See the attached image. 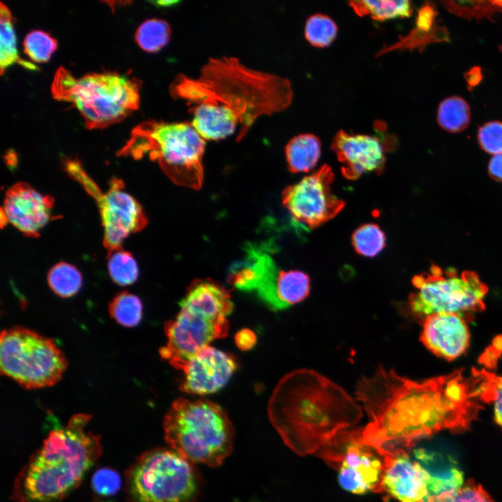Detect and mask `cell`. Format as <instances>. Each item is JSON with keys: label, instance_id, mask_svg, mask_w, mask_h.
<instances>
[{"label": "cell", "instance_id": "6da1fadb", "mask_svg": "<svg viewBox=\"0 0 502 502\" xmlns=\"http://www.w3.org/2000/svg\"><path fill=\"white\" fill-rule=\"evenodd\" d=\"M462 371L413 381L379 366L362 377L355 395L370 418L362 427L363 443L383 456L443 429H467L480 406Z\"/></svg>", "mask_w": 502, "mask_h": 502}, {"label": "cell", "instance_id": "7a4b0ae2", "mask_svg": "<svg viewBox=\"0 0 502 502\" xmlns=\"http://www.w3.org/2000/svg\"><path fill=\"white\" fill-rule=\"evenodd\" d=\"M169 91L174 98L193 105L191 123L205 140L236 132L240 141L258 118L283 112L293 100L288 79L225 56L208 59L196 78L179 74Z\"/></svg>", "mask_w": 502, "mask_h": 502}, {"label": "cell", "instance_id": "3957f363", "mask_svg": "<svg viewBox=\"0 0 502 502\" xmlns=\"http://www.w3.org/2000/svg\"><path fill=\"white\" fill-rule=\"evenodd\" d=\"M268 419L284 444L301 456L317 453L357 424L362 410L339 385L310 369L282 376L268 404Z\"/></svg>", "mask_w": 502, "mask_h": 502}, {"label": "cell", "instance_id": "277c9868", "mask_svg": "<svg viewBox=\"0 0 502 502\" xmlns=\"http://www.w3.org/2000/svg\"><path fill=\"white\" fill-rule=\"evenodd\" d=\"M91 419L77 413L50 432L17 473L14 502H61L81 484L102 452L100 436L87 429Z\"/></svg>", "mask_w": 502, "mask_h": 502}, {"label": "cell", "instance_id": "5b68a950", "mask_svg": "<svg viewBox=\"0 0 502 502\" xmlns=\"http://www.w3.org/2000/svg\"><path fill=\"white\" fill-rule=\"evenodd\" d=\"M180 310L164 330L167 344L161 357L180 370L201 349L229 332L227 317L234 304L227 289L211 279L195 280L179 302Z\"/></svg>", "mask_w": 502, "mask_h": 502}, {"label": "cell", "instance_id": "8992f818", "mask_svg": "<svg viewBox=\"0 0 502 502\" xmlns=\"http://www.w3.org/2000/svg\"><path fill=\"white\" fill-rule=\"evenodd\" d=\"M162 427L169 447L194 464L218 467L233 451V424L221 406L208 400H174Z\"/></svg>", "mask_w": 502, "mask_h": 502}, {"label": "cell", "instance_id": "52a82bcc", "mask_svg": "<svg viewBox=\"0 0 502 502\" xmlns=\"http://www.w3.org/2000/svg\"><path fill=\"white\" fill-rule=\"evenodd\" d=\"M205 146V139L191 123L149 120L132 129L118 155L135 159L147 155L174 183L199 189Z\"/></svg>", "mask_w": 502, "mask_h": 502}, {"label": "cell", "instance_id": "ba28073f", "mask_svg": "<svg viewBox=\"0 0 502 502\" xmlns=\"http://www.w3.org/2000/svg\"><path fill=\"white\" fill-rule=\"evenodd\" d=\"M139 80L117 72L89 73L75 77L63 67L51 86L54 99L71 103L89 129L107 128L128 116L139 106Z\"/></svg>", "mask_w": 502, "mask_h": 502}, {"label": "cell", "instance_id": "9c48e42d", "mask_svg": "<svg viewBox=\"0 0 502 502\" xmlns=\"http://www.w3.org/2000/svg\"><path fill=\"white\" fill-rule=\"evenodd\" d=\"M202 488L195 464L169 447L144 452L124 476L126 502H197Z\"/></svg>", "mask_w": 502, "mask_h": 502}, {"label": "cell", "instance_id": "30bf717a", "mask_svg": "<svg viewBox=\"0 0 502 502\" xmlns=\"http://www.w3.org/2000/svg\"><path fill=\"white\" fill-rule=\"evenodd\" d=\"M68 362L54 340L24 326L2 330L0 369L2 374L26 389L56 384Z\"/></svg>", "mask_w": 502, "mask_h": 502}, {"label": "cell", "instance_id": "8fae6325", "mask_svg": "<svg viewBox=\"0 0 502 502\" xmlns=\"http://www.w3.org/2000/svg\"><path fill=\"white\" fill-rule=\"evenodd\" d=\"M415 291L409 297L411 311L425 317L437 313L478 312L485 308L488 287L474 271L461 273L432 264L412 279Z\"/></svg>", "mask_w": 502, "mask_h": 502}, {"label": "cell", "instance_id": "7c38bea8", "mask_svg": "<svg viewBox=\"0 0 502 502\" xmlns=\"http://www.w3.org/2000/svg\"><path fill=\"white\" fill-rule=\"evenodd\" d=\"M62 163L69 176L79 183L97 204L103 227V245L107 252L123 247L126 238L145 228L146 216L138 201L124 190L121 179H111L109 189L103 192L79 161L66 158Z\"/></svg>", "mask_w": 502, "mask_h": 502}, {"label": "cell", "instance_id": "4fadbf2b", "mask_svg": "<svg viewBox=\"0 0 502 502\" xmlns=\"http://www.w3.org/2000/svg\"><path fill=\"white\" fill-rule=\"evenodd\" d=\"M317 454L338 471V481L344 490L355 494L376 492L383 459L363 443L362 427L341 431Z\"/></svg>", "mask_w": 502, "mask_h": 502}, {"label": "cell", "instance_id": "5bb4252c", "mask_svg": "<svg viewBox=\"0 0 502 502\" xmlns=\"http://www.w3.org/2000/svg\"><path fill=\"white\" fill-rule=\"evenodd\" d=\"M333 181L331 167L324 165L286 188L282 195V204L293 220L313 229L335 218L345 202L332 192Z\"/></svg>", "mask_w": 502, "mask_h": 502}, {"label": "cell", "instance_id": "9a60e30c", "mask_svg": "<svg viewBox=\"0 0 502 502\" xmlns=\"http://www.w3.org/2000/svg\"><path fill=\"white\" fill-rule=\"evenodd\" d=\"M376 492L386 493L399 502H427L430 475L405 449L387 451Z\"/></svg>", "mask_w": 502, "mask_h": 502}, {"label": "cell", "instance_id": "2e32d148", "mask_svg": "<svg viewBox=\"0 0 502 502\" xmlns=\"http://www.w3.org/2000/svg\"><path fill=\"white\" fill-rule=\"evenodd\" d=\"M54 200L29 184L20 182L6 192L1 208V220L9 222L28 237L37 238L40 230L52 220Z\"/></svg>", "mask_w": 502, "mask_h": 502}, {"label": "cell", "instance_id": "e0dca14e", "mask_svg": "<svg viewBox=\"0 0 502 502\" xmlns=\"http://www.w3.org/2000/svg\"><path fill=\"white\" fill-rule=\"evenodd\" d=\"M237 368L234 356L208 345L185 363L180 370L183 377L179 389L199 395L215 393L228 383Z\"/></svg>", "mask_w": 502, "mask_h": 502}, {"label": "cell", "instance_id": "ac0fdd59", "mask_svg": "<svg viewBox=\"0 0 502 502\" xmlns=\"http://www.w3.org/2000/svg\"><path fill=\"white\" fill-rule=\"evenodd\" d=\"M331 149L347 179L356 180L365 173L380 174L384 169L385 149L374 136L351 134L340 130L334 136Z\"/></svg>", "mask_w": 502, "mask_h": 502}, {"label": "cell", "instance_id": "d6986e66", "mask_svg": "<svg viewBox=\"0 0 502 502\" xmlns=\"http://www.w3.org/2000/svg\"><path fill=\"white\" fill-rule=\"evenodd\" d=\"M420 340L434 355L452 360L468 349L470 333L462 315L437 313L425 318Z\"/></svg>", "mask_w": 502, "mask_h": 502}, {"label": "cell", "instance_id": "ffe728a7", "mask_svg": "<svg viewBox=\"0 0 502 502\" xmlns=\"http://www.w3.org/2000/svg\"><path fill=\"white\" fill-rule=\"evenodd\" d=\"M321 151V144L312 133L299 134L291 138L285 147L286 159L293 173L308 172L317 164Z\"/></svg>", "mask_w": 502, "mask_h": 502}, {"label": "cell", "instance_id": "44dd1931", "mask_svg": "<svg viewBox=\"0 0 502 502\" xmlns=\"http://www.w3.org/2000/svg\"><path fill=\"white\" fill-rule=\"evenodd\" d=\"M310 291V280L305 273L298 270H281L276 292L279 310L304 301Z\"/></svg>", "mask_w": 502, "mask_h": 502}, {"label": "cell", "instance_id": "7402d4cb", "mask_svg": "<svg viewBox=\"0 0 502 502\" xmlns=\"http://www.w3.org/2000/svg\"><path fill=\"white\" fill-rule=\"evenodd\" d=\"M12 18L10 10L1 2L0 10V69L1 75L9 66L15 63L20 64L28 70L38 69L34 64L20 58L17 49L16 36Z\"/></svg>", "mask_w": 502, "mask_h": 502}, {"label": "cell", "instance_id": "603a6c76", "mask_svg": "<svg viewBox=\"0 0 502 502\" xmlns=\"http://www.w3.org/2000/svg\"><path fill=\"white\" fill-rule=\"evenodd\" d=\"M350 6L359 16L370 15L377 21L411 16V4L406 0L351 1Z\"/></svg>", "mask_w": 502, "mask_h": 502}, {"label": "cell", "instance_id": "cb8c5ba5", "mask_svg": "<svg viewBox=\"0 0 502 502\" xmlns=\"http://www.w3.org/2000/svg\"><path fill=\"white\" fill-rule=\"evenodd\" d=\"M472 375L479 400L493 404L495 421L502 427V376L476 369H473Z\"/></svg>", "mask_w": 502, "mask_h": 502}, {"label": "cell", "instance_id": "d4e9b609", "mask_svg": "<svg viewBox=\"0 0 502 502\" xmlns=\"http://www.w3.org/2000/svg\"><path fill=\"white\" fill-rule=\"evenodd\" d=\"M471 112L469 104L463 98L451 96L443 100L437 111V121L440 126L450 132L464 130L470 122Z\"/></svg>", "mask_w": 502, "mask_h": 502}, {"label": "cell", "instance_id": "484cf974", "mask_svg": "<svg viewBox=\"0 0 502 502\" xmlns=\"http://www.w3.org/2000/svg\"><path fill=\"white\" fill-rule=\"evenodd\" d=\"M82 276L73 265L59 262L52 266L47 274V282L52 291L62 298L76 294L82 285Z\"/></svg>", "mask_w": 502, "mask_h": 502}, {"label": "cell", "instance_id": "4316f807", "mask_svg": "<svg viewBox=\"0 0 502 502\" xmlns=\"http://www.w3.org/2000/svg\"><path fill=\"white\" fill-rule=\"evenodd\" d=\"M172 33L169 24L158 18L149 19L137 28L135 39L143 50L157 52L169 42Z\"/></svg>", "mask_w": 502, "mask_h": 502}, {"label": "cell", "instance_id": "83f0119b", "mask_svg": "<svg viewBox=\"0 0 502 502\" xmlns=\"http://www.w3.org/2000/svg\"><path fill=\"white\" fill-rule=\"evenodd\" d=\"M107 270L112 280L121 286L134 283L139 270L134 257L123 247L107 252Z\"/></svg>", "mask_w": 502, "mask_h": 502}, {"label": "cell", "instance_id": "f1b7e54d", "mask_svg": "<svg viewBox=\"0 0 502 502\" xmlns=\"http://www.w3.org/2000/svg\"><path fill=\"white\" fill-rule=\"evenodd\" d=\"M108 310L111 317L125 327L136 326L142 317L141 300L128 291L120 292L114 297Z\"/></svg>", "mask_w": 502, "mask_h": 502}, {"label": "cell", "instance_id": "f546056e", "mask_svg": "<svg viewBox=\"0 0 502 502\" xmlns=\"http://www.w3.org/2000/svg\"><path fill=\"white\" fill-rule=\"evenodd\" d=\"M351 243L358 254L373 257L385 248L386 236L379 225L367 223L355 230L352 234Z\"/></svg>", "mask_w": 502, "mask_h": 502}, {"label": "cell", "instance_id": "4dcf8cb0", "mask_svg": "<svg viewBox=\"0 0 502 502\" xmlns=\"http://www.w3.org/2000/svg\"><path fill=\"white\" fill-rule=\"evenodd\" d=\"M304 34L310 44L323 48L329 46L336 38L337 26L329 16L317 13L307 18Z\"/></svg>", "mask_w": 502, "mask_h": 502}, {"label": "cell", "instance_id": "1f68e13d", "mask_svg": "<svg viewBox=\"0 0 502 502\" xmlns=\"http://www.w3.org/2000/svg\"><path fill=\"white\" fill-rule=\"evenodd\" d=\"M93 502H107L116 497L122 487V479L114 469H97L91 478Z\"/></svg>", "mask_w": 502, "mask_h": 502}, {"label": "cell", "instance_id": "d6a6232c", "mask_svg": "<svg viewBox=\"0 0 502 502\" xmlns=\"http://www.w3.org/2000/svg\"><path fill=\"white\" fill-rule=\"evenodd\" d=\"M24 51L33 61L45 63L49 61L57 48V40L48 33L41 30H33L24 40Z\"/></svg>", "mask_w": 502, "mask_h": 502}, {"label": "cell", "instance_id": "836d02e7", "mask_svg": "<svg viewBox=\"0 0 502 502\" xmlns=\"http://www.w3.org/2000/svg\"><path fill=\"white\" fill-rule=\"evenodd\" d=\"M428 502H495L481 485L467 480L458 489L443 494Z\"/></svg>", "mask_w": 502, "mask_h": 502}, {"label": "cell", "instance_id": "e575fe53", "mask_svg": "<svg viewBox=\"0 0 502 502\" xmlns=\"http://www.w3.org/2000/svg\"><path fill=\"white\" fill-rule=\"evenodd\" d=\"M445 6L451 12L464 17H489L500 9L492 1H445Z\"/></svg>", "mask_w": 502, "mask_h": 502}, {"label": "cell", "instance_id": "d590c367", "mask_svg": "<svg viewBox=\"0 0 502 502\" xmlns=\"http://www.w3.org/2000/svg\"><path fill=\"white\" fill-rule=\"evenodd\" d=\"M480 147L494 155L502 153V122H488L481 126L478 132Z\"/></svg>", "mask_w": 502, "mask_h": 502}, {"label": "cell", "instance_id": "8d00e7d4", "mask_svg": "<svg viewBox=\"0 0 502 502\" xmlns=\"http://www.w3.org/2000/svg\"><path fill=\"white\" fill-rule=\"evenodd\" d=\"M435 18V11L429 5L423 6L418 13L416 29L428 32Z\"/></svg>", "mask_w": 502, "mask_h": 502}, {"label": "cell", "instance_id": "74e56055", "mask_svg": "<svg viewBox=\"0 0 502 502\" xmlns=\"http://www.w3.org/2000/svg\"><path fill=\"white\" fill-rule=\"evenodd\" d=\"M257 341L255 334L250 329L239 330L235 336V342L241 350H249L252 348Z\"/></svg>", "mask_w": 502, "mask_h": 502}, {"label": "cell", "instance_id": "f35d334b", "mask_svg": "<svg viewBox=\"0 0 502 502\" xmlns=\"http://www.w3.org/2000/svg\"><path fill=\"white\" fill-rule=\"evenodd\" d=\"M489 176L497 181L502 182V153L494 155L489 163Z\"/></svg>", "mask_w": 502, "mask_h": 502}, {"label": "cell", "instance_id": "ab89813d", "mask_svg": "<svg viewBox=\"0 0 502 502\" xmlns=\"http://www.w3.org/2000/svg\"><path fill=\"white\" fill-rule=\"evenodd\" d=\"M492 1L500 9V10H502V1Z\"/></svg>", "mask_w": 502, "mask_h": 502}, {"label": "cell", "instance_id": "60d3db41", "mask_svg": "<svg viewBox=\"0 0 502 502\" xmlns=\"http://www.w3.org/2000/svg\"><path fill=\"white\" fill-rule=\"evenodd\" d=\"M501 51H502V46H501Z\"/></svg>", "mask_w": 502, "mask_h": 502}]
</instances>
